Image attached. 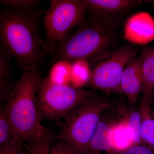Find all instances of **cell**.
I'll return each mask as SVG.
<instances>
[{
    "mask_svg": "<svg viewBox=\"0 0 154 154\" xmlns=\"http://www.w3.org/2000/svg\"><path fill=\"white\" fill-rule=\"evenodd\" d=\"M88 11L99 21L113 24L118 16L128 12L141 2L135 0H85Z\"/></svg>",
    "mask_w": 154,
    "mask_h": 154,
    "instance_id": "9c48e42d",
    "label": "cell"
},
{
    "mask_svg": "<svg viewBox=\"0 0 154 154\" xmlns=\"http://www.w3.org/2000/svg\"><path fill=\"white\" fill-rule=\"evenodd\" d=\"M16 134L14 125L4 107L0 108V149L11 143Z\"/></svg>",
    "mask_w": 154,
    "mask_h": 154,
    "instance_id": "d6986e66",
    "label": "cell"
},
{
    "mask_svg": "<svg viewBox=\"0 0 154 154\" xmlns=\"http://www.w3.org/2000/svg\"><path fill=\"white\" fill-rule=\"evenodd\" d=\"M50 154H81L64 142L59 141L52 145Z\"/></svg>",
    "mask_w": 154,
    "mask_h": 154,
    "instance_id": "603a6c76",
    "label": "cell"
},
{
    "mask_svg": "<svg viewBox=\"0 0 154 154\" xmlns=\"http://www.w3.org/2000/svg\"><path fill=\"white\" fill-rule=\"evenodd\" d=\"M11 57L2 49L0 52V101L3 103L8 100L10 94L14 89L12 76V70L9 62Z\"/></svg>",
    "mask_w": 154,
    "mask_h": 154,
    "instance_id": "5bb4252c",
    "label": "cell"
},
{
    "mask_svg": "<svg viewBox=\"0 0 154 154\" xmlns=\"http://www.w3.org/2000/svg\"><path fill=\"white\" fill-rule=\"evenodd\" d=\"M87 11L85 0L51 1L43 21L45 56L55 52L59 43L85 20Z\"/></svg>",
    "mask_w": 154,
    "mask_h": 154,
    "instance_id": "5b68a950",
    "label": "cell"
},
{
    "mask_svg": "<svg viewBox=\"0 0 154 154\" xmlns=\"http://www.w3.org/2000/svg\"><path fill=\"white\" fill-rule=\"evenodd\" d=\"M24 143L22 139L16 134L11 143L0 149V154H24Z\"/></svg>",
    "mask_w": 154,
    "mask_h": 154,
    "instance_id": "7402d4cb",
    "label": "cell"
},
{
    "mask_svg": "<svg viewBox=\"0 0 154 154\" xmlns=\"http://www.w3.org/2000/svg\"><path fill=\"white\" fill-rule=\"evenodd\" d=\"M41 79L38 67L24 72L4 107L16 134L25 142L35 140L47 130L41 124L37 107V92Z\"/></svg>",
    "mask_w": 154,
    "mask_h": 154,
    "instance_id": "7a4b0ae2",
    "label": "cell"
},
{
    "mask_svg": "<svg viewBox=\"0 0 154 154\" xmlns=\"http://www.w3.org/2000/svg\"><path fill=\"white\" fill-rule=\"evenodd\" d=\"M72 62L66 60L57 61L53 65L47 78L51 82L71 85Z\"/></svg>",
    "mask_w": 154,
    "mask_h": 154,
    "instance_id": "e0dca14e",
    "label": "cell"
},
{
    "mask_svg": "<svg viewBox=\"0 0 154 154\" xmlns=\"http://www.w3.org/2000/svg\"><path fill=\"white\" fill-rule=\"evenodd\" d=\"M139 51L122 47L112 51L108 57L97 64L92 71L88 85L107 94H121V80L126 65L136 57Z\"/></svg>",
    "mask_w": 154,
    "mask_h": 154,
    "instance_id": "52a82bcc",
    "label": "cell"
},
{
    "mask_svg": "<svg viewBox=\"0 0 154 154\" xmlns=\"http://www.w3.org/2000/svg\"><path fill=\"white\" fill-rule=\"evenodd\" d=\"M110 140L116 154H119L134 146L127 122L122 117L113 122L110 132Z\"/></svg>",
    "mask_w": 154,
    "mask_h": 154,
    "instance_id": "4fadbf2b",
    "label": "cell"
},
{
    "mask_svg": "<svg viewBox=\"0 0 154 154\" xmlns=\"http://www.w3.org/2000/svg\"><path fill=\"white\" fill-rule=\"evenodd\" d=\"M38 16L31 11L10 8L1 12L2 49L17 60L23 72L38 67L45 56L44 40L38 32Z\"/></svg>",
    "mask_w": 154,
    "mask_h": 154,
    "instance_id": "6da1fadb",
    "label": "cell"
},
{
    "mask_svg": "<svg viewBox=\"0 0 154 154\" xmlns=\"http://www.w3.org/2000/svg\"><path fill=\"white\" fill-rule=\"evenodd\" d=\"M39 0H1V4L13 10L30 11L34 7L42 2Z\"/></svg>",
    "mask_w": 154,
    "mask_h": 154,
    "instance_id": "44dd1931",
    "label": "cell"
},
{
    "mask_svg": "<svg viewBox=\"0 0 154 154\" xmlns=\"http://www.w3.org/2000/svg\"><path fill=\"white\" fill-rule=\"evenodd\" d=\"M103 114L89 144L88 154H116L110 140L111 128L115 120L105 118Z\"/></svg>",
    "mask_w": 154,
    "mask_h": 154,
    "instance_id": "7c38bea8",
    "label": "cell"
},
{
    "mask_svg": "<svg viewBox=\"0 0 154 154\" xmlns=\"http://www.w3.org/2000/svg\"><path fill=\"white\" fill-rule=\"evenodd\" d=\"M143 2H145L146 3H148V4H150V5H152V6L154 8V0H149V1H144Z\"/></svg>",
    "mask_w": 154,
    "mask_h": 154,
    "instance_id": "d4e9b609",
    "label": "cell"
},
{
    "mask_svg": "<svg viewBox=\"0 0 154 154\" xmlns=\"http://www.w3.org/2000/svg\"><path fill=\"white\" fill-rule=\"evenodd\" d=\"M105 99L95 95L75 108L65 119L57 136L81 154H88L89 144L104 112L109 107Z\"/></svg>",
    "mask_w": 154,
    "mask_h": 154,
    "instance_id": "277c9868",
    "label": "cell"
},
{
    "mask_svg": "<svg viewBox=\"0 0 154 154\" xmlns=\"http://www.w3.org/2000/svg\"><path fill=\"white\" fill-rule=\"evenodd\" d=\"M53 139L52 135L46 130L40 137L28 143L29 146L24 154H50Z\"/></svg>",
    "mask_w": 154,
    "mask_h": 154,
    "instance_id": "ffe728a7",
    "label": "cell"
},
{
    "mask_svg": "<svg viewBox=\"0 0 154 154\" xmlns=\"http://www.w3.org/2000/svg\"><path fill=\"white\" fill-rule=\"evenodd\" d=\"M96 95L92 91L41 79L37 92V107L41 119L66 118L78 105Z\"/></svg>",
    "mask_w": 154,
    "mask_h": 154,
    "instance_id": "8992f818",
    "label": "cell"
},
{
    "mask_svg": "<svg viewBox=\"0 0 154 154\" xmlns=\"http://www.w3.org/2000/svg\"><path fill=\"white\" fill-rule=\"evenodd\" d=\"M140 53L143 84L140 104L151 105L154 93V47L146 46Z\"/></svg>",
    "mask_w": 154,
    "mask_h": 154,
    "instance_id": "8fae6325",
    "label": "cell"
},
{
    "mask_svg": "<svg viewBox=\"0 0 154 154\" xmlns=\"http://www.w3.org/2000/svg\"><path fill=\"white\" fill-rule=\"evenodd\" d=\"M92 71L88 60L79 59L72 62L71 85L78 88L88 85Z\"/></svg>",
    "mask_w": 154,
    "mask_h": 154,
    "instance_id": "2e32d148",
    "label": "cell"
},
{
    "mask_svg": "<svg viewBox=\"0 0 154 154\" xmlns=\"http://www.w3.org/2000/svg\"><path fill=\"white\" fill-rule=\"evenodd\" d=\"M123 112L122 116L126 119L134 145L141 144L142 118L140 110L131 109L124 110Z\"/></svg>",
    "mask_w": 154,
    "mask_h": 154,
    "instance_id": "ac0fdd59",
    "label": "cell"
},
{
    "mask_svg": "<svg viewBox=\"0 0 154 154\" xmlns=\"http://www.w3.org/2000/svg\"><path fill=\"white\" fill-rule=\"evenodd\" d=\"M119 154H154V151L147 146L141 144L132 146Z\"/></svg>",
    "mask_w": 154,
    "mask_h": 154,
    "instance_id": "cb8c5ba5",
    "label": "cell"
},
{
    "mask_svg": "<svg viewBox=\"0 0 154 154\" xmlns=\"http://www.w3.org/2000/svg\"><path fill=\"white\" fill-rule=\"evenodd\" d=\"M141 55L130 61L125 66L121 80L122 94L126 96L128 103L134 106L137 103L142 90Z\"/></svg>",
    "mask_w": 154,
    "mask_h": 154,
    "instance_id": "30bf717a",
    "label": "cell"
},
{
    "mask_svg": "<svg viewBox=\"0 0 154 154\" xmlns=\"http://www.w3.org/2000/svg\"><path fill=\"white\" fill-rule=\"evenodd\" d=\"M113 25L92 17L85 19L79 28L58 44L55 51L57 60H88L105 52L115 41Z\"/></svg>",
    "mask_w": 154,
    "mask_h": 154,
    "instance_id": "3957f363",
    "label": "cell"
},
{
    "mask_svg": "<svg viewBox=\"0 0 154 154\" xmlns=\"http://www.w3.org/2000/svg\"><path fill=\"white\" fill-rule=\"evenodd\" d=\"M124 38L131 43L146 45L154 40V18L141 11L130 16L125 23Z\"/></svg>",
    "mask_w": 154,
    "mask_h": 154,
    "instance_id": "ba28073f",
    "label": "cell"
},
{
    "mask_svg": "<svg viewBox=\"0 0 154 154\" xmlns=\"http://www.w3.org/2000/svg\"><path fill=\"white\" fill-rule=\"evenodd\" d=\"M141 138L142 143L154 151V111L151 105L140 104Z\"/></svg>",
    "mask_w": 154,
    "mask_h": 154,
    "instance_id": "9a60e30c",
    "label": "cell"
}]
</instances>
